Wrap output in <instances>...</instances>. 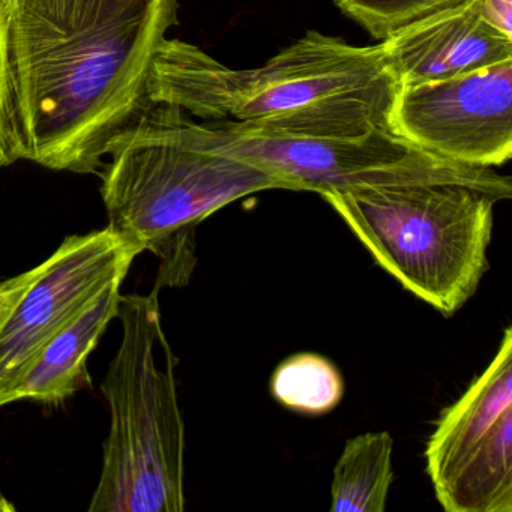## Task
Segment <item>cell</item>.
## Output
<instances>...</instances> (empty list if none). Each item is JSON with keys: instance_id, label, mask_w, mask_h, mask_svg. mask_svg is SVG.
I'll use <instances>...</instances> for the list:
<instances>
[{"instance_id": "1", "label": "cell", "mask_w": 512, "mask_h": 512, "mask_svg": "<svg viewBox=\"0 0 512 512\" xmlns=\"http://www.w3.org/2000/svg\"><path fill=\"white\" fill-rule=\"evenodd\" d=\"M178 10V0H4L17 160L100 175Z\"/></svg>"}, {"instance_id": "2", "label": "cell", "mask_w": 512, "mask_h": 512, "mask_svg": "<svg viewBox=\"0 0 512 512\" xmlns=\"http://www.w3.org/2000/svg\"><path fill=\"white\" fill-rule=\"evenodd\" d=\"M146 89L202 121L269 136L334 139L391 131L400 83L382 43L356 47L308 31L248 70L167 38Z\"/></svg>"}, {"instance_id": "12", "label": "cell", "mask_w": 512, "mask_h": 512, "mask_svg": "<svg viewBox=\"0 0 512 512\" xmlns=\"http://www.w3.org/2000/svg\"><path fill=\"white\" fill-rule=\"evenodd\" d=\"M394 439L371 431L347 440L334 467L331 511L383 512L394 481Z\"/></svg>"}, {"instance_id": "6", "label": "cell", "mask_w": 512, "mask_h": 512, "mask_svg": "<svg viewBox=\"0 0 512 512\" xmlns=\"http://www.w3.org/2000/svg\"><path fill=\"white\" fill-rule=\"evenodd\" d=\"M145 104L191 145L247 161L283 179L293 191L322 196L370 185L452 181L484 188L502 200L512 197L509 176L437 157L389 130L334 139L269 136L202 121L149 91Z\"/></svg>"}, {"instance_id": "13", "label": "cell", "mask_w": 512, "mask_h": 512, "mask_svg": "<svg viewBox=\"0 0 512 512\" xmlns=\"http://www.w3.org/2000/svg\"><path fill=\"white\" fill-rule=\"evenodd\" d=\"M346 391L334 362L317 353H296L284 359L271 377V394L281 406L308 416L326 415Z\"/></svg>"}, {"instance_id": "5", "label": "cell", "mask_w": 512, "mask_h": 512, "mask_svg": "<svg viewBox=\"0 0 512 512\" xmlns=\"http://www.w3.org/2000/svg\"><path fill=\"white\" fill-rule=\"evenodd\" d=\"M332 206L374 262L416 298L454 316L490 268L497 194L463 182L329 191Z\"/></svg>"}, {"instance_id": "9", "label": "cell", "mask_w": 512, "mask_h": 512, "mask_svg": "<svg viewBox=\"0 0 512 512\" xmlns=\"http://www.w3.org/2000/svg\"><path fill=\"white\" fill-rule=\"evenodd\" d=\"M389 127L445 160L487 169L503 166L512 157V59L398 89Z\"/></svg>"}, {"instance_id": "4", "label": "cell", "mask_w": 512, "mask_h": 512, "mask_svg": "<svg viewBox=\"0 0 512 512\" xmlns=\"http://www.w3.org/2000/svg\"><path fill=\"white\" fill-rule=\"evenodd\" d=\"M122 338L101 391L110 409L103 469L89 512L185 509V424L158 287L121 296Z\"/></svg>"}, {"instance_id": "11", "label": "cell", "mask_w": 512, "mask_h": 512, "mask_svg": "<svg viewBox=\"0 0 512 512\" xmlns=\"http://www.w3.org/2000/svg\"><path fill=\"white\" fill-rule=\"evenodd\" d=\"M110 283L32 362L11 391L8 403L31 400L61 406L91 386L88 361L107 326L118 317L121 286Z\"/></svg>"}, {"instance_id": "8", "label": "cell", "mask_w": 512, "mask_h": 512, "mask_svg": "<svg viewBox=\"0 0 512 512\" xmlns=\"http://www.w3.org/2000/svg\"><path fill=\"white\" fill-rule=\"evenodd\" d=\"M143 251L110 227L65 238L0 323V407L47 344L110 283L124 281Z\"/></svg>"}, {"instance_id": "7", "label": "cell", "mask_w": 512, "mask_h": 512, "mask_svg": "<svg viewBox=\"0 0 512 512\" xmlns=\"http://www.w3.org/2000/svg\"><path fill=\"white\" fill-rule=\"evenodd\" d=\"M448 512H512V329L464 394L437 419L425 448Z\"/></svg>"}, {"instance_id": "16", "label": "cell", "mask_w": 512, "mask_h": 512, "mask_svg": "<svg viewBox=\"0 0 512 512\" xmlns=\"http://www.w3.org/2000/svg\"><path fill=\"white\" fill-rule=\"evenodd\" d=\"M41 269H43V265H38L34 269L16 275V277L0 280V323L13 310L17 301L25 295L31 284L37 280L38 275L41 274Z\"/></svg>"}, {"instance_id": "10", "label": "cell", "mask_w": 512, "mask_h": 512, "mask_svg": "<svg viewBox=\"0 0 512 512\" xmlns=\"http://www.w3.org/2000/svg\"><path fill=\"white\" fill-rule=\"evenodd\" d=\"M400 88L439 82L511 61L512 38L479 16L473 0H461L409 23L382 41Z\"/></svg>"}, {"instance_id": "18", "label": "cell", "mask_w": 512, "mask_h": 512, "mask_svg": "<svg viewBox=\"0 0 512 512\" xmlns=\"http://www.w3.org/2000/svg\"><path fill=\"white\" fill-rule=\"evenodd\" d=\"M5 511H16V506H14L4 494L0 493V512Z\"/></svg>"}, {"instance_id": "17", "label": "cell", "mask_w": 512, "mask_h": 512, "mask_svg": "<svg viewBox=\"0 0 512 512\" xmlns=\"http://www.w3.org/2000/svg\"><path fill=\"white\" fill-rule=\"evenodd\" d=\"M479 16L491 28L512 38V0H473Z\"/></svg>"}, {"instance_id": "14", "label": "cell", "mask_w": 512, "mask_h": 512, "mask_svg": "<svg viewBox=\"0 0 512 512\" xmlns=\"http://www.w3.org/2000/svg\"><path fill=\"white\" fill-rule=\"evenodd\" d=\"M461 0H335L344 16L361 25L374 40Z\"/></svg>"}, {"instance_id": "15", "label": "cell", "mask_w": 512, "mask_h": 512, "mask_svg": "<svg viewBox=\"0 0 512 512\" xmlns=\"http://www.w3.org/2000/svg\"><path fill=\"white\" fill-rule=\"evenodd\" d=\"M16 143L8 109L7 73H5L4 0H0V169L16 163Z\"/></svg>"}, {"instance_id": "3", "label": "cell", "mask_w": 512, "mask_h": 512, "mask_svg": "<svg viewBox=\"0 0 512 512\" xmlns=\"http://www.w3.org/2000/svg\"><path fill=\"white\" fill-rule=\"evenodd\" d=\"M100 176L107 227L160 256L167 286L190 277L191 235L205 218L260 191L292 190L247 161L191 145L142 103L110 143Z\"/></svg>"}]
</instances>
